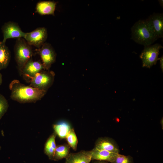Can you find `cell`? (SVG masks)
Wrapping results in <instances>:
<instances>
[{
    "label": "cell",
    "instance_id": "6",
    "mask_svg": "<svg viewBox=\"0 0 163 163\" xmlns=\"http://www.w3.org/2000/svg\"><path fill=\"white\" fill-rule=\"evenodd\" d=\"M47 37L46 29L44 27H40L31 32L25 33L24 38L30 45L38 49L45 43Z\"/></svg>",
    "mask_w": 163,
    "mask_h": 163
},
{
    "label": "cell",
    "instance_id": "22",
    "mask_svg": "<svg viewBox=\"0 0 163 163\" xmlns=\"http://www.w3.org/2000/svg\"><path fill=\"white\" fill-rule=\"evenodd\" d=\"M160 60V67L161 69V70L162 71V72H163V56H162L160 58H159V59Z\"/></svg>",
    "mask_w": 163,
    "mask_h": 163
},
{
    "label": "cell",
    "instance_id": "16",
    "mask_svg": "<svg viewBox=\"0 0 163 163\" xmlns=\"http://www.w3.org/2000/svg\"><path fill=\"white\" fill-rule=\"evenodd\" d=\"M54 132L60 139H66L72 128L67 122L62 121L53 125Z\"/></svg>",
    "mask_w": 163,
    "mask_h": 163
},
{
    "label": "cell",
    "instance_id": "25",
    "mask_svg": "<svg viewBox=\"0 0 163 163\" xmlns=\"http://www.w3.org/2000/svg\"><path fill=\"white\" fill-rule=\"evenodd\" d=\"M2 82V75L0 73V85H1Z\"/></svg>",
    "mask_w": 163,
    "mask_h": 163
},
{
    "label": "cell",
    "instance_id": "4",
    "mask_svg": "<svg viewBox=\"0 0 163 163\" xmlns=\"http://www.w3.org/2000/svg\"><path fill=\"white\" fill-rule=\"evenodd\" d=\"M54 76L53 72L46 71L43 70L28 79L29 85L46 91L52 84Z\"/></svg>",
    "mask_w": 163,
    "mask_h": 163
},
{
    "label": "cell",
    "instance_id": "19",
    "mask_svg": "<svg viewBox=\"0 0 163 163\" xmlns=\"http://www.w3.org/2000/svg\"><path fill=\"white\" fill-rule=\"evenodd\" d=\"M68 144L73 150L76 151L77 149L78 143V139L73 128H72L66 137Z\"/></svg>",
    "mask_w": 163,
    "mask_h": 163
},
{
    "label": "cell",
    "instance_id": "1",
    "mask_svg": "<svg viewBox=\"0 0 163 163\" xmlns=\"http://www.w3.org/2000/svg\"><path fill=\"white\" fill-rule=\"evenodd\" d=\"M9 88L11 91V98L21 103L35 102L40 100L46 92L25 85L17 79L11 82Z\"/></svg>",
    "mask_w": 163,
    "mask_h": 163
},
{
    "label": "cell",
    "instance_id": "24",
    "mask_svg": "<svg viewBox=\"0 0 163 163\" xmlns=\"http://www.w3.org/2000/svg\"><path fill=\"white\" fill-rule=\"evenodd\" d=\"M159 4L163 8V0H158Z\"/></svg>",
    "mask_w": 163,
    "mask_h": 163
},
{
    "label": "cell",
    "instance_id": "20",
    "mask_svg": "<svg viewBox=\"0 0 163 163\" xmlns=\"http://www.w3.org/2000/svg\"><path fill=\"white\" fill-rule=\"evenodd\" d=\"M110 163H134L133 159L130 155L117 154L114 160Z\"/></svg>",
    "mask_w": 163,
    "mask_h": 163
},
{
    "label": "cell",
    "instance_id": "15",
    "mask_svg": "<svg viewBox=\"0 0 163 163\" xmlns=\"http://www.w3.org/2000/svg\"><path fill=\"white\" fill-rule=\"evenodd\" d=\"M11 57L10 51L5 43L0 41V70L8 67Z\"/></svg>",
    "mask_w": 163,
    "mask_h": 163
},
{
    "label": "cell",
    "instance_id": "18",
    "mask_svg": "<svg viewBox=\"0 0 163 163\" xmlns=\"http://www.w3.org/2000/svg\"><path fill=\"white\" fill-rule=\"evenodd\" d=\"M70 148L69 145L66 144L56 146L53 160L58 161L66 158L70 153Z\"/></svg>",
    "mask_w": 163,
    "mask_h": 163
},
{
    "label": "cell",
    "instance_id": "5",
    "mask_svg": "<svg viewBox=\"0 0 163 163\" xmlns=\"http://www.w3.org/2000/svg\"><path fill=\"white\" fill-rule=\"evenodd\" d=\"M162 48V46L159 43L145 46L140 56L142 61V67L150 68L155 65L159 59L158 58L159 50Z\"/></svg>",
    "mask_w": 163,
    "mask_h": 163
},
{
    "label": "cell",
    "instance_id": "14",
    "mask_svg": "<svg viewBox=\"0 0 163 163\" xmlns=\"http://www.w3.org/2000/svg\"><path fill=\"white\" fill-rule=\"evenodd\" d=\"M56 5V3L54 1H40L36 5V11L41 15H54Z\"/></svg>",
    "mask_w": 163,
    "mask_h": 163
},
{
    "label": "cell",
    "instance_id": "10",
    "mask_svg": "<svg viewBox=\"0 0 163 163\" xmlns=\"http://www.w3.org/2000/svg\"><path fill=\"white\" fill-rule=\"evenodd\" d=\"M43 69H44L42 62L39 61H34L32 59L28 61L19 71L24 77L28 79Z\"/></svg>",
    "mask_w": 163,
    "mask_h": 163
},
{
    "label": "cell",
    "instance_id": "2",
    "mask_svg": "<svg viewBox=\"0 0 163 163\" xmlns=\"http://www.w3.org/2000/svg\"><path fill=\"white\" fill-rule=\"evenodd\" d=\"M131 39L144 47L151 45L157 40L145 20L136 22L131 27Z\"/></svg>",
    "mask_w": 163,
    "mask_h": 163
},
{
    "label": "cell",
    "instance_id": "3",
    "mask_svg": "<svg viewBox=\"0 0 163 163\" xmlns=\"http://www.w3.org/2000/svg\"><path fill=\"white\" fill-rule=\"evenodd\" d=\"M14 52L15 60L19 70L28 61L32 59L33 53L31 46L24 38L16 39Z\"/></svg>",
    "mask_w": 163,
    "mask_h": 163
},
{
    "label": "cell",
    "instance_id": "23",
    "mask_svg": "<svg viewBox=\"0 0 163 163\" xmlns=\"http://www.w3.org/2000/svg\"><path fill=\"white\" fill-rule=\"evenodd\" d=\"M93 163H109L108 162L104 161L95 160L94 161Z\"/></svg>",
    "mask_w": 163,
    "mask_h": 163
},
{
    "label": "cell",
    "instance_id": "8",
    "mask_svg": "<svg viewBox=\"0 0 163 163\" xmlns=\"http://www.w3.org/2000/svg\"><path fill=\"white\" fill-rule=\"evenodd\" d=\"M36 50L41 57L44 69H48L56 59V53L53 47L49 43H45Z\"/></svg>",
    "mask_w": 163,
    "mask_h": 163
},
{
    "label": "cell",
    "instance_id": "13",
    "mask_svg": "<svg viewBox=\"0 0 163 163\" xmlns=\"http://www.w3.org/2000/svg\"><path fill=\"white\" fill-rule=\"evenodd\" d=\"M91 160L104 161L111 163L118 153L94 147L91 150Z\"/></svg>",
    "mask_w": 163,
    "mask_h": 163
},
{
    "label": "cell",
    "instance_id": "12",
    "mask_svg": "<svg viewBox=\"0 0 163 163\" xmlns=\"http://www.w3.org/2000/svg\"><path fill=\"white\" fill-rule=\"evenodd\" d=\"M91 160V151L82 150L70 153L66 158L65 163H90Z\"/></svg>",
    "mask_w": 163,
    "mask_h": 163
},
{
    "label": "cell",
    "instance_id": "9",
    "mask_svg": "<svg viewBox=\"0 0 163 163\" xmlns=\"http://www.w3.org/2000/svg\"><path fill=\"white\" fill-rule=\"evenodd\" d=\"M1 29L3 36L2 41L5 43L8 39L24 38L25 34L22 30L17 23L13 21L5 23Z\"/></svg>",
    "mask_w": 163,
    "mask_h": 163
},
{
    "label": "cell",
    "instance_id": "21",
    "mask_svg": "<svg viewBox=\"0 0 163 163\" xmlns=\"http://www.w3.org/2000/svg\"><path fill=\"white\" fill-rule=\"evenodd\" d=\"M8 106L7 99L0 94V120L7 112Z\"/></svg>",
    "mask_w": 163,
    "mask_h": 163
},
{
    "label": "cell",
    "instance_id": "7",
    "mask_svg": "<svg viewBox=\"0 0 163 163\" xmlns=\"http://www.w3.org/2000/svg\"><path fill=\"white\" fill-rule=\"evenodd\" d=\"M157 40L163 37V14L154 13L145 20Z\"/></svg>",
    "mask_w": 163,
    "mask_h": 163
},
{
    "label": "cell",
    "instance_id": "17",
    "mask_svg": "<svg viewBox=\"0 0 163 163\" xmlns=\"http://www.w3.org/2000/svg\"><path fill=\"white\" fill-rule=\"evenodd\" d=\"M56 135L54 132L46 140L45 145L44 152L50 160H53L55 150L56 148Z\"/></svg>",
    "mask_w": 163,
    "mask_h": 163
},
{
    "label": "cell",
    "instance_id": "11",
    "mask_svg": "<svg viewBox=\"0 0 163 163\" xmlns=\"http://www.w3.org/2000/svg\"><path fill=\"white\" fill-rule=\"evenodd\" d=\"M94 147L116 153H119L120 152L119 146L116 141L108 137L99 138L95 142Z\"/></svg>",
    "mask_w": 163,
    "mask_h": 163
}]
</instances>
